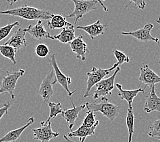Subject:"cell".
Instances as JSON below:
<instances>
[{
  "label": "cell",
  "instance_id": "1",
  "mask_svg": "<svg viewBox=\"0 0 160 142\" xmlns=\"http://www.w3.org/2000/svg\"><path fill=\"white\" fill-rule=\"evenodd\" d=\"M0 14L10 15L12 17H18L27 20H49L53 14L50 11L38 9L36 8L28 6H22L14 9L0 11Z\"/></svg>",
  "mask_w": 160,
  "mask_h": 142
},
{
  "label": "cell",
  "instance_id": "2",
  "mask_svg": "<svg viewBox=\"0 0 160 142\" xmlns=\"http://www.w3.org/2000/svg\"><path fill=\"white\" fill-rule=\"evenodd\" d=\"M85 104L87 110L93 111V113L99 111L112 122L118 116L120 111V107L109 103L108 99L106 97L101 98L100 102L86 103Z\"/></svg>",
  "mask_w": 160,
  "mask_h": 142
},
{
  "label": "cell",
  "instance_id": "3",
  "mask_svg": "<svg viewBox=\"0 0 160 142\" xmlns=\"http://www.w3.org/2000/svg\"><path fill=\"white\" fill-rule=\"evenodd\" d=\"M119 63L117 62L113 66L108 69H102V68H98L96 66H93L91 69V71L88 72L87 73V89L85 93L84 94V98H87L90 96L89 92L92 87L96 86L98 83L101 82L102 80L105 78V76L108 75L110 72L112 71L115 70L119 66Z\"/></svg>",
  "mask_w": 160,
  "mask_h": 142
},
{
  "label": "cell",
  "instance_id": "4",
  "mask_svg": "<svg viewBox=\"0 0 160 142\" xmlns=\"http://www.w3.org/2000/svg\"><path fill=\"white\" fill-rule=\"evenodd\" d=\"M74 3V10L66 18H74V25L77 24L78 19L87 13L97 9L96 0H70Z\"/></svg>",
  "mask_w": 160,
  "mask_h": 142
},
{
  "label": "cell",
  "instance_id": "5",
  "mask_svg": "<svg viewBox=\"0 0 160 142\" xmlns=\"http://www.w3.org/2000/svg\"><path fill=\"white\" fill-rule=\"evenodd\" d=\"M6 76H3L0 84V94L3 93H8L11 98L14 99L16 95L14 94V90L16 89L17 83L18 79L24 75L25 71L23 69H20L18 71L10 72L7 71Z\"/></svg>",
  "mask_w": 160,
  "mask_h": 142
},
{
  "label": "cell",
  "instance_id": "6",
  "mask_svg": "<svg viewBox=\"0 0 160 142\" xmlns=\"http://www.w3.org/2000/svg\"><path fill=\"white\" fill-rule=\"evenodd\" d=\"M119 71L120 68L118 66L111 76L107 79H104L96 84V90L93 94V99H99L106 97L107 95H111L112 91L115 88V78Z\"/></svg>",
  "mask_w": 160,
  "mask_h": 142
},
{
  "label": "cell",
  "instance_id": "7",
  "mask_svg": "<svg viewBox=\"0 0 160 142\" xmlns=\"http://www.w3.org/2000/svg\"><path fill=\"white\" fill-rule=\"evenodd\" d=\"M49 63H50V64L52 66V70L54 71L56 79L54 80V82H53V84L55 85L57 83L60 84L63 89L67 92L68 96H69V97H72V96L74 94V93L77 92V90H74L72 92L70 90L69 85H70L72 83V79L70 76L65 75L62 72V71L60 70V68H59L56 61L55 53H51V58L49 60Z\"/></svg>",
  "mask_w": 160,
  "mask_h": 142
},
{
  "label": "cell",
  "instance_id": "8",
  "mask_svg": "<svg viewBox=\"0 0 160 142\" xmlns=\"http://www.w3.org/2000/svg\"><path fill=\"white\" fill-rule=\"evenodd\" d=\"M41 126L38 129H32L33 139L40 142H49L52 139H55L59 135L58 132L52 131L51 129V121H42Z\"/></svg>",
  "mask_w": 160,
  "mask_h": 142
},
{
  "label": "cell",
  "instance_id": "9",
  "mask_svg": "<svg viewBox=\"0 0 160 142\" xmlns=\"http://www.w3.org/2000/svg\"><path fill=\"white\" fill-rule=\"evenodd\" d=\"M153 28L154 26L153 24H147L142 28L138 29L134 32H121V34L124 36H130L134 37L136 40L142 42V43H148V41H153L158 44L159 43V38L152 36L151 34V31Z\"/></svg>",
  "mask_w": 160,
  "mask_h": 142
},
{
  "label": "cell",
  "instance_id": "10",
  "mask_svg": "<svg viewBox=\"0 0 160 142\" xmlns=\"http://www.w3.org/2000/svg\"><path fill=\"white\" fill-rule=\"evenodd\" d=\"M54 76L55 72L54 71L52 70L42 80L39 89L38 90V94L46 103L49 102L52 96L54 94V90L52 88V86H54L53 84Z\"/></svg>",
  "mask_w": 160,
  "mask_h": 142
},
{
  "label": "cell",
  "instance_id": "11",
  "mask_svg": "<svg viewBox=\"0 0 160 142\" xmlns=\"http://www.w3.org/2000/svg\"><path fill=\"white\" fill-rule=\"evenodd\" d=\"M140 82L145 85L144 88L148 86L150 87L155 84L160 83V76L151 70L148 64H143L140 68V75L138 76Z\"/></svg>",
  "mask_w": 160,
  "mask_h": 142
},
{
  "label": "cell",
  "instance_id": "12",
  "mask_svg": "<svg viewBox=\"0 0 160 142\" xmlns=\"http://www.w3.org/2000/svg\"><path fill=\"white\" fill-rule=\"evenodd\" d=\"M27 33L29 34L31 36L36 40H41L43 39L54 40L53 36H51L49 33L45 29L43 23L41 20H38L35 25H29L25 29Z\"/></svg>",
  "mask_w": 160,
  "mask_h": 142
},
{
  "label": "cell",
  "instance_id": "13",
  "mask_svg": "<svg viewBox=\"0 0 160 142\" xmlns=\"http://www.w3.org/2000/svg\"><path fill=\"white\" fill-rule=\"evenodd\" d=\"M148 93L144 105V111L147 113L153 111L160 112V98L155 93V86L150 87V91Z\"/></svg>",
  "mask_w": 160,
  "mask_h": 142
},
{
  "label": "cell",
  "instance_id": "14",
  "mask_svg": "<svg viewBox=\"0 0 160 142\" xmlns=\"http://www.w3.org/2000/svg\"><path fill=\"white\" fill-rule=\"evenodd\" d=\"M72 51L77 55V59L82 61H85L86 54L89 51L87 49V45L85 41L83 40L82 36H78L75 38L70 43Z\"/></svg>",
  "mask_w": 160,
  "mask_h": 142
},
{
  "label": "cell",
  "instance_id": "15",
  "mask_svg": "<svg viewBox=\"0 0 160 142\" xmlns=\"http://www.w3.org/2000/svg\"><path fill=\"white\" fill-rule=\"evenodd\" d=\"M26 33L25 29L18 28L17 31L13 33L12 35L10 36L8 40L6 42L4 45L10 46L17 51L18 49L27 45V41L25 39Z\"/></svg>",
  "mask_w": 160,
  "mask_h": 142
},
{
  "label": "cell",
  "instance_id": "16",
  "mask_svg": "<svg viewBox=\"0 0 160 142\" xmlns=\"http://www.w3.org/2000/svg\"><path fill=\"white\" fill-rule=\"evenodd\" d=\"M99 124V121L97 120L96 124H95L91 127H87V126L81 124L79 127L74 130V131H70L68 133L67 136L69 138L73 137H78L79 142H85L86 138L89 136H92L95 134V130Z\"/></svg>",
  "mask_w": 160,
  "mask_h": 142
},
{
  "label": "cell",
  "instance_id": "17",
  "mask_svg": "<svg viewBox=\"0 0 160 142\" xmlns=\"http://www.w3.org/2000/svg\"><path fill=\"white\" fill-rule=\"evenodd\" d=\"M108 27V24H102L100 20H98L93 24L86 26H77L78 29H81L85 31L89 35L91 39L93 40L96 37L102 35L104 34V29Z\"/></svg>",
  "mask_w": 160,
  "mask_h": 142
},
{
  "label": "cell",
  "instance_id": "18",
  "mask_svg": "<svg viewBox=\"0 0 160 142\" xmlns=\"http://www.w3.org/2000/svg\"><path fill=\"white\" fill-rule=\"evenodd\" d=\"M71 102L73 107H72V109H68L66 111H63L62 113H61L63 118L68 122V126H69L68 127H69L70 130L73 128L76 120L78 119L80 112L86 107L85 103L80 106L76 107L74 104L73 101H71Z\"/></svg>",
  "mask_w": 160,
  "mask_h": 142
},
{
  "label": "cell",
  "instance_id": "19",
  "mask_svg": "<svg viewBox=\"0 0 160 142\" xmlns=\"http://www.w3.org/2000/svg\"><path fill=\"white\" fill-rule=\"evenodd\" d=\"M34 118L31 117L29 118L28 122L22 126V127H20L17 129L10 130V132L8 133L4 136L0 138V142H14L16 141L18 139H19L21 136L22 133L24 132V130L28 129L29 126H31L33 123H34Z\"/></svg>",
  "mask_w": 160,
  "mask_h": 142
},
{
  "label": "cell",
  "instance_id": "20",
  "mask_svg": "<svg viewBox=\"0 0 160 142\" xmlns=\"http://www.w3.org/2000/svg\"><path fill=\"white\" fill-rule=\"evenodd\" d=\"M116 87L119 90V93L118 96L121 98V100H125L128 103V107H132V104L134 101V98L138 95L139 93H144V89H142L141 87H138V89L136 90H125L122 88V86L119 83H116Z\"/></svg>",
  "mask_w": 160,
  "mask_h": 142
},
{
  "label": "cell",
  "instance_id": "21",
  "mask_svg": "<svg viewBox=\"0 0 160 142\" xmlns=\"http://www.w3.org/2000/svg\"><path fill=\"white\" fill-rule=\"evenodd\" d=\"M54 40H58L63 44L70 43L75 37L74 27L72 24L63 28V30L59 34L53 36Z\"/></svg>",
  "mask_w": 160,
  "mask_h": 142
},
{
  "label": "cell",
  "instance_id": "22",
  "mask_svg": "<svg viewBox=\"0 0 160 142\" xmlns=\"http://www.w3.org/2000/svg\"><path fill=\"white\" fill-rule=\"evenodd\" d=\"M70 24V23L66 21V18L62 14H53L48 22V26L51 29H62Z\"/></svg>",
  "mask_w": 160,
  "mask_h": 142
},
{
  "label": "cell",
  "instance_id": "23",
  "mask_svg": "<svg viewBox=\"0 0 160 142\" xmlns=\"http://www.w3.org/2000/svg\"><path fill=\"white\" fill-rule=\"evenodd\" d=\"M134 111H133L132 107H128V113H127V117H126V125L128 127V142H132V136L134 134Z\"/></svg>",
  "mask_w": 160,
  "mask_h": 142
},
{
  "label": "cell",
  "instance_id": "24",
  "mask_svg": "<svg viewBox=\"0 0 160 142\" xmlns=\"http://www.w3.org/2000/svg\"><path fill=\"white\" fill-rule=\"evenodd\" d=\"M17 51L13 47L6 45H0V53L6 58L9 59L12 62L13 66L17 64V60L15 58Z\"/></svg>",
  "mask_w": 160,
  "mask_h": 142
},
{
  "label": "cell",
  "instance_id": "25",
  "mask_svg": "<svg viewBox=\"0 0 160 142\" xmlns=\"http://www.w3.org/2000/svg\"><path fill=\"white\" fill-rule=\"evenodd\" d=\"M48 105L49 107V109H50V114H49V116L47 118V120H46L47 122L51 121L52 119L56 118L58 116L59 114H61L62 113V106L61 105L60 103H52V102H48Z\"/></svg>",
  "mask_w": 160,
  "mask_h": 142
},
{
  "label": "cell",
  "instance_id": "26",
  "mask_svg": "<svg viewBox=\"0 0 160 142\" xmlns=\"http://www.w3.org/2000/svg\"><path fill=\"white\" fill-rule=\"evenodd\" d=\"M148 135L151 137H157L160 140V118L155 119L152 123L147 132Z\"/></svg>",
  "mask_w": 160,
  "mask_h": 142
},
{
  "label": "cell",
  "instance_id": "27",
  "mask_svg": "<svg viewBox=\"0 0 160 142\" xmlns=\"http://www.w3.org/2000/svg\"><path fill=\"white\" fill-rule=\"evenodd\" d=\"M16 26H21L20 23L18 21H15L12 23V24H8L5 26L0 28V41L5 39V38L10 34L12 29Z\"/></svg>",
  "mask_w": 160,
  "mask_h": 142
},
{
  "label": "cell",
  "instance_id": "28",
  "mask_svg": "<svg viewBox=\"0 0 160 142\" xmlns=\"http://www.w3.org/2000/svg\"><path fill=\"white\" fill-rule=\"evenodd\" d=\"M86 113H87V116L82 120V124L85 126H87V127H91V126H93L95 124H96V122L97 121L95 120L96 115L94 114L93 111H91L89 110H87L86 111Z\"/></svg>",
  "mask_w": 160,
  "mask_h": 142
},
{
  "label": "cell",
  "instance_id": "29",
  "mask_svg": "<svg viewBox=\"0 0 160 142\" xmlns=\"http://www.w3.org/2000/svg\"><path fill=\"white\" fill-rule=\"evenodd\" d=\"M112 53H113L114 55H115V57H116V59L117 60V62L119 63V65L123 64L124 63H129V57L123 52H122L121 51H119V50L115 49L112 50Z\"/></svg>",
  "mask_w": 160,
  "mask_h": 142
},
{
  "label": "cell",
  "instance_id": "30",
  "mask_svg": "<svg viewBox=\"0 0 160 142\" xmlns=\"http://www.w3.org/2000/svg\"><path fill=\"white\" fill-rule=\"evenodd\" d=\"M35 51L36 55L40 57H46L49 53V49L47 45L44 44H39L36 46Z\"/></svg>",
  "mask_w": 160,
  "mask_h": 142
},
{
  "label": "cell",
  "instance_id": "31",
  "mask_svg": "<svg viewBox=\"0 0 160 142\" xmlns=\"http://www.w3.org/2000/svg\"><path fill=\"white\" fill-rule=\"evenodd\" d=\"M129 3L128 4L125 6V8H126L127 7H128V6L131 3H134V5L138 7V8L141 9V10H144L146 8V3L144 2V0H129Z\"/></svg>",
  "mask_w": 160,
  "mask_h": 142
},
{
  "label": "cell",
  "instance_id": "32",
  "mask_svg": "<svg viewBox=\"0 0 160 142\" xmlns=\"http://www.w3.org/2000/svg\"><path fill=\"white\" fill-rule=\"evenodd\" d=\"M11 107V104L10 103H6L3 105L2 107L0 108V120L2 118V117L4 115L8 113V111L9 108Z\"/></svg>",
  "mask_w": 160,
  "mask_h": 142
},
{
  "label": "cell",
  "instance_id": "33",
  "mask_svg": "<svg viewBox=\"0 0 160 142\" xmlns=\"http://www.w3.org/2000/svg\"><path fill=\"white\" fill-rule=\"evenodd\" d=\"M96 1L98 2V3H100V4L101 5V6L103 8V9H104V10L105 11V12H108V9L107 8H106L104 5V3H102V2L101 1V0H96Z\"/></svg>",
  "mask_w": 160,
  "mask_h": 142
},
{
  "label": "cell",
  "instance_id": "34",
  "mask_svg": "<svg viewBox=\"0 0 160 142\" xmlns=\"http://www.w3.org/2000/svg\"><path fill=\"white\" fill-rule=\"evenodd\" d=\"M63 138H64V139L66 140V142H75V141H72V140H71L69 137H68L67 135H63Z\"/></svg>",
  "mask_w": 160,
  "mask_h": 142
},
{
  "label": "cell",
  "instance_id": "35",
  "mask_svg": "<svg viewBox=\"0 0 160 142\" xmlns=\"http://www.w3.org/2000/svg\"><path fill=\"white\" fill-rule=\"evenodd\" d=\"M8 2H10V6L12 5V0H7Z\"/></svg>",
  "mask_w": 160,
  "mask_h": 142
},
{
  "label": "cell",
  "instance_id": "36",
  "mask_svg": "<svg viewBox=\"0 0 160 142\" xmlns=\"http://www.w3.org/2000/svg\"><path fill=\"white\" fill-rule=\"evenodd\" d=\"M157 23H158V24H159V25H160V17H159V18H158V19L157 20Z\"/></svg>",
  "mask_w": 160,
  "mask_h": 142
},
{
  "label": "cell",
  "instance_id": "37",
  "mask_svg": "<svg viewBox=\"0 0 160 142\" xmlns=\"http://www.w3.org/2000/svg\"><path fill=\"white\" fill-rule=\"evenodd\" d=\"M18 0H12V4H13L14 3H16V2H18Z\"/></svg>",
  "mask_w": 160,
  "mask_h": 142
},
{
  "label": "cell",
  "instance_id": "38",
  "mask_svg": "<svg viewBox=\"0 0 160 142\" xmlns=\"http://www.w3.org/2000/svg\"><path fill=\"white\" fill-rule=\"evenodd\" d=\"M158 64H159V66H160V58L159 59V61H158Z\"/></svg>",
  "mask_w": 160,
  "mask_h": 142
},
{
  "label": "cell",
  "instance_id": "39",
  "mask_svg": "<svg viewBox=\"0 0 160 142\" xmlns=\"http://www.w3.org/2000/svg\"><path fill=\"white\" fill-rule=\"evenodd\" d=\"M103 1H105V0H103Z\"/></svg>",
  "mask_w": 160,
  "mask_h": 142
}]
</instances>
